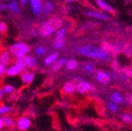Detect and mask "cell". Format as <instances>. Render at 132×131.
Segmentation results:
<instances>
[{
	"label": "cell",
	"instance_id": "obj_36",
	"mask_svg": "<svg viewBox=\"0 0 132 131\" xmlns=\"http://www.w3.org/2000/svg\"><path fill=\"white\" fill-rule=\"evenodd\" d=\"M64 1L67 3H73V2H79V1H82V0H64Z\"/></svg>",
	"mask_w": 132,
	"mask_h": 131
},
{
	"label": "cell",
	"instance_id": "obj_12",
	"mask_svg": "<svg viewBox=\"0 0 132 131\" xmlns=\"http://www.w3.org/2000/svg\"><path fill=\"white\" fill-rule=\"evenodd\" d=\"M25 60V63H26V66H27L28 69L29 70H33L36 69V68L39 66V60L35 57L34 55H27L24 58Z\"/></svg>",
	"mask_w": 132,
	"mask_h": 131
},
{
	"label": "cell",
	"instance_id": "obj_1",
	"mask_svg": "<svg viewBox=\"0 0 132 131\" xmlns=\"http://www.w3.org/2000/svg\"><path fill=\"white\" fill-rule=\"evenodd\" d=\"M77 52L80 55L85 56L91 59H95L97 61H101L104 62H109L111 60V55L108 51L103 47H99L96 45H84L77 49Z\"/></svg>",
	"mask_w": 132,
	"mask_h": 131
},
{
	"label": "cell",
	"instance_id": "obj_11",
	"mask_svg": "<svg viewBox=\"0 0 132 131\" xmlns=\"http://www.w3.org/2000/svg\"><path fill=\"white\" fill-rule=\"evenodd\" d=\"M95 4H96V6H98L100 9H101L103 12H105L107 13V14H113V13H115V9L113 8V6H111V5H109L107 2H105V0H95Z\"/></svg>",
	"mask_w": 132,
	"mask_h": 131
},
{
	"label": "cell",
	"instance_id": "obj_32",
	"mask_svg": "<svg viewBox=\"0 0 132 131\" xmlns=\"http://www.w3.org/2000/svg\"><path fill=\"white\" fill-rule=\"evenodd\" d=\"M8 9V4L6 3H0V11H6Z\"/></svg>",
	"mask_w": 132,
	"mask_h": 131
},
{
	"label": "cell",
	"instance_id": "obj_24",
	"mask_svg": "<svg viewBox=\"0 0 132 131\" xmlns=\"http://www.w3.org/2000/svg\"><path fill=\"white\" fill-rule=\"evenodd\" d=\"M121 120L127 125H130V124H132V115H130L128 113H124L121 115Z\"/></svg>",
	"mask_w": 132,
	"mask_h": 131
},
{
	"label": "cell",
	"instance_id": "obj_27",
	"mask_svg": "<svg viewBox=\"0 0 132 131\" xmlns=\"http://www.w3.org/2000/svg\"><path fill=\"white\" fill-rule=\"evenodd\" d=\"M107 108H108L109 112L116 113V112H118V104H115V103H113V102H109L108 104H107Z\"/></svg>",
	"mask_w": 132,
	"mask_h": 131
},
{
	"label": "cell",
	"instance_id": "obj_37",
	"mask_svg": "<svg viewBox=\"0 0 132 131\" xmlns=\"http://www.w3.org/2000/svg\"><path fill=\"white\" fill-rule=\"evenodd\" d=\"M1 84H2V80H1V78H0V85H1Z\"/></svg>",
	"mask_w": 132,
	"mask_h": 131
},
{
	"label": "cell",
	"instance_id": "obj_4",
	"mask_svg": "<svg viewBox=\"0 0 132 131\" xmlns=\"http://www.w3.org/2000/svg\"><path fill=\"white\" fill-rule=\"evenodd\" d=\"M9 51L11 55L14 56L16 59H20L29 55V53L30 52V47L24 42H16L11 45Z\"/></svg>",
	"mask_w": 132,
	"mask_h": 131
},
{
	"label": "cell",
	"instance_id": "obj_15",
	"mask_svg": "<svg viewBox=\"0 0 132 131\" xmlns=\"http://www.w3.org/2000/svg\"><path fill=\"white\" fill-rule=\"evenodd\" d=\"M0 62L5 66H9L12 64V55L10 51H3L0 53Z\"/></svg>",
	"mask_w": 132,
	"mask_h": 131
},
{
	"label": "cell",
	"instance_id": "obj_8",
	"mask_svg": "<svg viewBox=\"0 0 132 131\" xmlns=\"http://www.w3.org/2000/svg\"><path fill=\"white\" fill-rule=\"evenodd\" d=\"M85 15L87 17H90V18H93V19L103 21H107L111 19L109 15L105 12H103V11H87L85 13Z\"/></svg>",
	"mask_w": 132,
	"mask_h": 131
},
{
	"label": "cell",
	"instance_id": "obj_21",
	"mask_svg": "<svg viewBox=\"0 0 132 131\" xmlns=\"http://www.w3.org/2000/svg\"><path fill=\"white\" fill-rule=\"evenodd\" d=\"M66 62H67V60L64 59V58L59 59L57 62L52 65V70H53L54 72H58V71H60L63 66H65Z\"/></svg>",
	"mask_w": 132,
	"mask_h": 131
},
{
	"label": "cell",
	"instance_id": "obj_33",
	"mask_svg": "<svg viewBox=\"0 0 132 131\" xmlns=\"http://www.w3.org/2000/svg\"><path fill=\"white\" fill-rule=\"evenodd\" d=\"M5 127H6V126H5L4 117H1V116H0V131L2 130V129L4 128Z\"/></svg>",
	"mask_w": 132,
	"mask_h": 131
},
{
	"label": "cell",
	"instance_id": "obj_5",
	"mask_svg": "<svg viewBox=\"0 0 132 131\" xmlns=\"http://www.w3.org/2000/svg\"><path fill=\"white\" fill-rule=\"evenodd\" d=\"M65 35L66 29L64 28H61L59 30L56 32L55 38L52 42V47L55 50H61L65 45Z\"/></svg>",
	"mask_w": 132,
	"mask_h": 131
},
{
	"label": "cell",
	"instance_id": "obj_29",
	"mask_svg": "<svg viewBox=\"0 0 132 131\" xmlns=\"http://www.w3.org/2000/svg\"><path fill=\"white\" fill-rule=\"evenodd\" d=\"M7 31V25L5 22H0V33H6Z\"/></svg>",
	"mask_w": 132,
	"mask_h": 131
},
{
	"label": "cell",
	"instance_id": "obj_10",
	"mask_svg": "<svg viewBox=\"0 0 132 131\" xmlns=\"http://www.w3.org/2000/svg\"><path fill=\"white\" fill-rule=\"evenodd\" d=\"M16 126H18V128L21 131H26L31 126V120L29 117H21L18 119V122H16Z\"/></svg>",
	"mask_w": 132,
	"mask_h": 131
},
{
	"label": "cell",
	"instance_id": "obj_7",
	"mask_svg": "<svg viewBox=\"0 0 132 131\" xmlns=\"http://www.w3.org/2000/svg\"><path fill=\"white\" fill-rule=\"evenodd\" d=\"M111 75L107 72L104 71V70H98L95 72V80L96 81L98 84H102V85H106L111 82Z\"/></svg>",
	"mask_w": 132,
	"mask_h": 131
},
{
	"label": "cell",
	"instance_id": "obj_20",
	"mask_svg": "<svg viewBox=\"0 0 132 131\" xmlns=\"http://www.w3.org/2000/svg\"><path fill=\"white\" fill-rule=\"evenodd\" d=\"M78 67H79L78 62L74 59L68 60L67 62H66V64H65V68L68 70V71H75Z\"/></svg>",
	"mask_w": 132,
	"mask_h": 131
},
{
	"label": "cell",
	"instance_id": "obj_22",
	"mask_svg": "<svg viewBox=\"0 0 132 131\" xmlns=\"http://www.w3.org/2000/svg\"><path fill=\"white\" fill-rule=\"evenodd\" d=\"M4 117V122H5V126L6 127H14L16 126V121L13 117H8V116H6V117Z\"/></svg>",
	"mask_w": 132,
	"mask_h": 131
},
{
	"label": "cell",
	"instance_id": "obj_23",
	"mask_svg": "<svg viewBox=\"0 0 132 131\" xmlns=\"http://www.w3.org/2000/svg\"><path fill=\"white\" fill-rule=\"evenodd\" d=\"M13 110L11 105H0V116H7Z\"/></svg>",
	"mask_w": 132,
	"mask_h": 131
},
{
	"label": "cell",
	"instance_id": "obj_16",
	"mask_svg": "<svg viewBox=\"0 0 132 131\" xmlns=\"http://www.w3.org/2000/svg\"><path fill=\"white\" fill-rule=\"evenodd\" d=\"M109 99L111 102L115 103V104H122L123 103H125L126 101H125V97L122 95L121 93L119 92H117V91H115V92H112L111 94H110V96H109Z\"/></svg>",
	"mask_w": 132,
	"mask_h": 131
},
{
	"label": "cell",
	"instance_id": "obj_35",
	"mask_svg": "<svg viewBox=\"0 0 132 131\" xmlns=\"http://www.w3.org/2000/svg\"><path fill=\"white\" fill-rule=\"evenodd\" d=\"M29 1H30V0H19V3H20L21 5H27Z\"/></svg>",
	"mask_w": 132,
	"mask_h": 131
},
{
	"label": "cell",
	"instance_id": "obj_18",
	"mask_svg": "<svg viewBox=\"0 0 132 131\" xmlns=\"http://www.w3.org/2000/svg\"><path fill=\"white\" fill-rule=\"evenodd\" d=\"M62 91L66 94H72L76 91V84L72 81H69V82L65 83L62 86Z\"/></svg>",
	"mask_w": 132,
	"mask_h": 131
},
{
	"label": "cell",
	"instance_id": "obj_17",
	"mask_svg": "<svg viewBox=\"0 0 132 131\" xmlns=\"http://www.w3.org/2000/svg\"><path fill=\"white\" fill-rule=\"evenodd\" d=\"M54 9V3L51 0H46L42 3V14L44 16H49L52 14Z\"/></svg>",
	"mask_w": 132,
	"mask_h": 131
},
{
	"label": "cell",
	"instance_id": "obj_30",
	"mask_svg": "<svg viewBox=\"0 0 132 131\" xmlns=\"http://www.w3.org/2000/svg\"><path fill=\"white\" fill-rule=\"evenodd\" d=\"M6 66H5L4 64H2L0 62V78L6 74Z\"/></svg>",
	"mask_w": 132,
	"mask_h": 131
},
{
	"label": "cell",
	"instance_id": "obj_6",
	"mask_svg": "<svg viewBox=\"0 0 132 131\" xmlns=\"http://www.w3.org/2000/svg\"><path fill=\"white\" fill-rule=\"evenodd\" d=\"M94 90V86L87 81L79 79L76 83V92L80 94H86Z\"/></svg>",
	"mask_w": 132,
	"mask_h": 131
},
{
	"label": "cell",
	"instance_id": "obj_14",
	"mask_svg": "<svg viewBox=\"0 0 132 131\" xmlns=\"http://www.w3.org/2000/svg\"><path fill=\"white\" fill-rule=\"evenodd\" d=\"M59 57H60V54L58 51H53L52 53H50L49 55H47L44 59V65L46 66H51L53 65L58 60H59Z\"/></svg>",
	"mask_w": 132,
	"mask_h": 131
},
{
	"label": "cell",
	"instance_id": "obj_34",
	"mask_svg": "<svg viewBox=\"0 0 132 131\" xmlns=\"http://www.w3.org/2000/svg\"><path fill=\"white\" fill-rule=\"evenodd\" d=\"M4 95H5L4 90H3V88H1V87H0V103L2 102L3 99H4Z\"/></svg>",
	"mask_w": 132,
	"mask_h": 131
},
{
	"label": "cell",
	"instance_id": "obj_9",
	"mask_svg": "<svg viewBox=\"0 0 132 131\" xmlns=\"http://www.w3.org/2000/svg\"><path fill=\"white\" fill-rule=\"evenodd\" d=\"M34 79H35V73L32 71H30V70H26L20 75L21 82H22L23 84H26V85L32 84Z\"/></svg>",
	"mask_w": 132,
	"mask_h": 131
},
{
	"label": "cell",
	"instance_id": "obj_28",
	"mask_svg": "<svg viewBox=\"0 0 132 131\" xmlns=\"http://www.w3.org/2000/svg\"><path fill=\"white\" fill-rule=\"evenodd\" d=\"M35 54L38 56H42L45 54L46 52V49L44 47H42V46H38V47L35 48Z\"/></svg>",
	"mask_w": 132,
	"mask_h": 131
},
{
	"label": "cell",
	"instance_id": "obj_3",
	"mask_svg": "<svg viewBox=\"0 0 132 131\" xmlns=\"http://www.w3.org/2000/svg\"><path fill=\"white\" fill-rule=\"evenodd\" d=\"M26 69H27V66L25 63L24 58L16 59L11 65L6 67V75L8 76V77H14V76L22 73L24 71H26Z\"/></svg>",
	"mask_w": 132,
	"mask_h": 131
},
{
	"label": "cell",
	"instance_id": "obj_13",
	"mask_svg": "<svg viewBox=\"0 0 132 131\" xmlns=\"http://www.w3.org/2000/svg\"><path fill=\"white\" fill-rule=\"evenodd\" d=\"M30 8L35 16H40L42 14V2L41 0H30Z\"/></svg>",
	"mask_w": 132,
	"mask_h": 131
},
{
	"label": "cell",
	"instance_id": "obj_31",
	"mask_svg": "<svg viewBox=\"0 0 132 131\" xmlns=\"http://www.w3.org/2000/svg\"><path fill=\"white\" fill-rule=\"evenodd\" d=\"M125 101L127 104H128L129 105H132V94H128L125 97Z\"/></svg>",
	"mask_w": 132,
	"mask_h": 131
},
{
	"label": "cell",
	"instance_id": "obj_2",
	"mask_svg": "<svg viewBox=\"0 0 132 131\" xmlns=\"http://www.w3.org/2000/svg\"><path fill=\"white\" fill-rule=\"evenodd\" d=\"M62 21L59 18H52L46 22L42 23L39 28V33L41 37H49L61 29Z\"/></svg>",
	"mask_w": 132,
	"mask_h": 131
},
{
	"label": "cell",
	"instance_id": "obj_26",
	"mask_svg": "<svg viewBox=\"0 0 132 131\" xmlns=\"http://www.w3.org/2000/svg\"><path fill=\"white\" fill-rule=\"evenodd\" d=\"M3 90L5 92V94H11L15 92V87L11 84H6L3 87Z\"/></svg>",
	"mask_w": 132,
	"mask_h": 131
},
{
	"label": "cell",
	"instance_id": "obj_19",
	"mask_svg": "<svg viewBox=\"0 0 132 131\" xmlns=\"http://www.w3.org/2000/svg\"><path fill=\"white\" fill-rule=\"evenodd\" d=\"M8 10H10V12L13 14H19L20 7L19 6V3L16 0H10L8 3Z\"/></svg>",
	"mask_w": 132,
	"mask_h": 131
},
{
	"label": "cell",
	"instance_id": "obj_25",
	"mask_svg": "<svg viewBox=\"0 0 132 131\" xmlns=\"http://www.w3.org/2000/svg\"><path fill=\"white\" fill-rule=\"evenodd\" d=\"M84 69L88 73H92V72H94L95 71V66L93 63H91V62H86L84 65Z\"/></svg>",
	"mask_w": 132,
	"mask_h": 131
}]
</instances>
